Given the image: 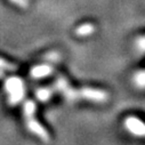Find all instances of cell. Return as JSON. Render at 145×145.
Listing matches in <instances>:
<instances>
[{
	"instance_id": "1",
	"label": "cell",
	"mask_w": 145,
	"mask_h": 145,
	"mask_svg": "<svg viewBox=\"0 0 145 145\" xmlns=\"http://www.w3.org/2000/svg\"><path fill=\"white\" fill-rule=\"evenodd\" d=\"M5 89L8 93V102L13 105L18 104L24 97V84L17 77L8 78L5 82Z\"/></svg>"
},
{
	"instance_id": "2",
	"label": "cell",
	"mask_w": 145,
	"mask_h": 145,
	"mask_svg": "<svg viewBox=\"0 0 145 145\" xmlns=\"http://www.w3.org/2000/svg\"><path fill=\"white\" fill-rule=\"evenodd\" d=\"M125 129L134 137L145 139V121L136 116H129L123 120Z\"/></svg>"
},
{
	"instance_id": "3",
	"label": "cell",
	"mask_w": 145,
	"mask_h": 145,
	"mask_svg": "<svg viewBox=\"0 0 145 145\" xmlns=\"http://www.w3.org/2000/svg\"><path fill=\"white\" fill-rule=\"evenodd\" d=\"M80 95L90 102L95 103H104L108 99V93L103 90V89H97V88H82L80 90Z\"/></svg>"
},
{
	"instance_id": "4",
	"label": "cell",
	"mask_w": 145,
	"mask_h": 145,
	"mask_svg": "<svg viewBox=\"0 0 145 145\" xmlns=\"http://www.w3.org/2000/svg\"><path fill=\"white\" fill-rule=\"evenodd\" d=\"M26 127H27V129L31 133H33L34 135H37L38 137H40L44 142H49V134H48V131L37 120H34L33 117L27 119Z\"/></svg>"
},
{
	"instance_id": "5",
	"label": "cell",
	"mask_w": 145,
	"mask_h": 145,
	"mask_svg": "<svg viewBox=\"0 0 145 145\" xmlns=\"http://www.w3.org/2000/svg\"><path fill=\"white\" fill-rule=\"evenodd\" d=\"M53 72V67L48 64H41V65H35L31 69L30 74L32 78L34 79H40L44 77H47L49 74H52Z\"/></svg>"
},
{
	"instance_id": "6",
	"label": "cell",
	"mask_w": 145,
	"mask_h": 145,
	"mask_svg": "<svg viewBox=\"0 0 145 145\" xmlns=\"http://www.w3.org/2000/svg\"><path fill=\"white\" fill-rule=\"evenodd\" d=\"M133 84L139 90H145V69L136 71L133 76Z\"/></svg>"
},
{
	"instance_id": "7",
	"label": "cell",
	"mask_w": 145,
	"mask_h": 145,
	"mask_svg": "<svg viewBox=\"0 0 145 145\" xmlns=\"http://www.w3.org/2000/svg\"><path fill=\"white\" fill-rule=\"evenodd\" d=\"M96 30L95 25L91 23H84L80 26L77 27L76 30V34L78 37H87V35H90L91 33H94Z\"/></svg>"
},
{
	"instance_id": "8",
	"label": "cell",
	"mask_w": 145,
	"mask_h": 145,
	"mask_svg": "<svg viewBox=\"0 0 145 145\" xmlns=\"http://www.w3.org/2000/svg\"><path fill=\"white\" fill-rule=\"evenodd\" d=\"M23 111H24V116L26 119L32 118L35 113V104L32 101H26L23 107Z\"/></svg>"
},
{
	"instance_id": "9",
	"label": "cell",
	"mask_w": 145,
	"mask_h": 145,
	"mask_svg": "<svg viewBox=\"0 0 145 145\" xmlns=\"http://www.w3.org/2000/svg\"><path fill=\"white\" fill-rule=\"evenodd\" d=\"M37 98L39 99V101H41V102H47V101H49V98L52 97V90H49V89H47V88H41V89H39L38 91H37Z\"/></svg>"
},
{
	"instance_id": "10",
	"label": "cell",
	"mask_w": 145,
	"mask_h": 145,
	"mask_svg": "<svg viewBox=\"0 0 145 145\" xmlns=\"http://www.w3.org/2000/svg\"><path fill=\"white\" fill-rule=\"evenodd\" d=\"M0 69L6 70V71H15L17 69V66L15 64H12L10 62H7L6 59L0 57Z\"/></svg>"
},
{
	"instance_id": "11",
	"label": "cell",
	"mask_w": 145,
	"mask_h": 145,
	"mask_svg": "<svg viewBox=\"0 0 145 145\" xmlns=\"http://www.w3.org/2000/svg\"><path fill=\"white\" fill-rule=\"evenodd\" d=\"M59 58H61V55L57 52H50L44 56V61H47V62H57Z\"/></svg>"
},
{
	"instance_id": "12",
	"label": "cell",
	"mask_w": 145,
	"mask_h": 145,
	"mask_svg": "<svg viewBox=\"0 0 145 145\" xmlns=\"http://www.w3.org/2000/svg\"><path fill=\"white\" fill-rule=\"evenodd\" d=\"M136 47H137L138 50L145 52V35H143V37H139L136 40Z\"/></svg>"
},
{
	"instance_id": "13",
	"label": "cell",
	"mask_w": 145,
	"mask_h": 145,
	"mask_svg": "<svg viewBox=\"0 0 145 145\" xmlns=\"http://www.w3.org/2000/svg\"><path fill=\"white\" fill-rule=\"evenodd\" d=\"M9 1L14 5H16L17 7H21V8H26L29 3H27V0H9Z\"/></svg>"
},
{
	"instance_id": "14",
	"label": "cell",
	"mask_w": 145,
	"mask_h": 145,
	"mask_svg": "<svg viewBox=\"0 0 145 145\" xmlns=\"http://www.w3.org/2000/svg\"><path fill=\"white\" fill-rule=\"evenodd\" d=\"M1 77H4V73L1 72V69H0V78H1Z\"/></svg>"
}]
</instances>
